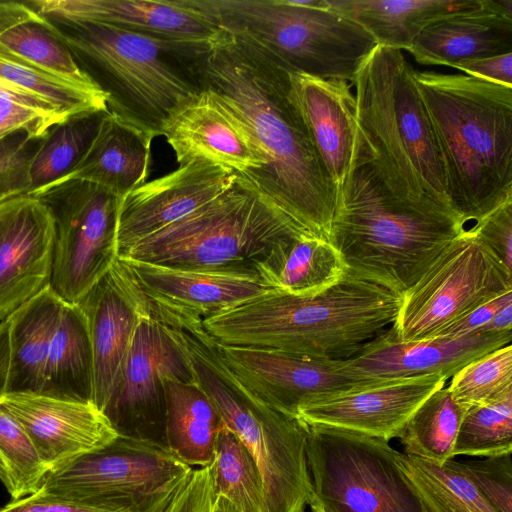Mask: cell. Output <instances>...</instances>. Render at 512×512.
I'll return each mask as SVG.
<instances>
[{"label": "cell", "mask_w": 512, "mask_h": 512, "mask_svg": "<svg viewBox=\"0 0 512 512\" xmlns=\"http://www.w3.org/2000/svg\"><path fill=\"white\" fill-rule=\"evenodd\" d=\"M198 89L216 94L248 127L264 167L250 181L306 232L329 240L334 185L290 95L289 73L227 33L186 51Z\"/></svg>", "instance_id": "cell-1"}, {"label": "cell", "mask_w": 512, "mask_h": 512, "mask_svg": "<svg viewBox=\"0 0 512 512\" xmlns=\"http://www.w3.org/2000/svg\"><path fill=\"white\" fill-rule=\"evenodd\" d=\"M403 51L379 45L353 82L361 145L387 187L422 206L451 210L430 121Z\"/></svg>", "instance_id": "cell-5"}, {"label": "cell", "mask_w": 512, "mask_h": 512, "mask_svg": "<svg viewBox=\"0 0 512 512\" xmlns=\"http://www.w3.org/2000/svg\"><path fill=\"white\" fill-rule=\"evenodd\" d=\"M93 354L92 403L103 413L118 387L132 336L152 308L121 259L77 303Z\"/></svg>", "instance_id": "cell-16"}, {"label": "cell", "mask_w": 512, "mask_h": 512, "mask_svg": "<svg viewBox=\"0 0 512 512\" xmlns=\"http://www.w3.org/2000/svg\"><path fill=\"white\" fill-rule=\"evenodd\" d=\"M215 498L211 465L196 468L161 512H212Z\"/></svg>", "instance_id": "cell-44"}, {"label": "cell", "mask_w": 512, "mask_h": 512, "mask_svg": "<svg viewBox=\"0 0 512 512\" xmlns=\"http://www.w3.org/2000/svg\"><path fill=\"white\" fill-rule=\"evenodd\" d=\"M253 270L273 290L311 296L340 281L347 268L329 241L302 234L271 250Z\"/></svg>", "instance_id": "cell-31"}, {"label": "cell", "mask_w": 512, "mask_h": 512, "mask_svg": "<svg viewBox=\"0 0 512 512\" xmlns=\"http://www.w3.org/2000/svg\"><path fill=\"white\" fill-rule=\"evenodd\" d=\"M288 73L291 98L334 185L338 200L359 144L351 85L344 80Z\"/></svg>", "instance_id": "cell-25"}, {"label": "cell", "mask_w": 512, "mask_h": 512, "mask_svg": "<svg viewBox=\"0 0 512 512\" xmlns=\"http://www.w3.org/2000/svg\"><path fill=\"white\" fill-rule=\"evenodd\" d=\"M5 198H7V197H0V201H1V200H3V199H5Z\"/></svg>", "instance_id": "cell-52"}, {"label": "cell", "mask_w": 512, "mask_h": 512, "mask_svg": "<svg viewBox=\"0 0 512 512\" xmlns=\"http://www.w3.org/2000/svg\"><path fill=\"white\" fill-rule=\"evenodd\" d=\"M170 333L185 357L191 379L255 459L267 512H306L312 496L309 426L275 410L247 386L223 361L201 322L173 327Z\"/></svg>", "instance_id": "cell-6"}, {"label": "cell", "mask_w": 512, "mask_h": 512, "mask_svg": "<svg viewBox=\"0 0 512 512\" xmlns=\"http://www.w3.org/2000/svg\"><path fill=\"white\" fill-rule=\"evenodd\" d=\"M10 370V318L0 323V399L7 393Z\"/></svg>", "instance_id": "cell-49"}, {"label": "cell", "mask_w": 512, "mask_h": 512, "mask_svg": "<svg viewBox=\"0 0 512 512\" xmlns=\"http://www.w3.org/2000/svg\"><path fill=\"white\" fill-rule=\"evenodd\" d=\"M223 32L265 53L289 72L353 84L376 47L359 24L330 8L289 0H192Z\"/></svg>", "instance_id": "cell-9"}, {"label": "cell", "mask_w": 512, "mask_h": 512, "mask_svg": "<svg viewBox=\"0 0 512 512\" xmlns=\"http://www.w3.org/2000/svg\"><path fill=\"white\" fill-rule=\"evenodd\" d=\"M470 229L512 272V197L476 221Z\"/></svg>", "instance_id": "cell-43"}, {"label": "cell", "mask_w": 512, "mask_h": 512, "mask_svg": "<svg viewBox=\"0 0 512 512\" xmlns=\"http://www.w3.org/2000/svg\"><path fill=\"white\" fill-rule=\"evenodd\" d=\"M48 473L27 432L0 406V481L11 500L38 492Z\"/></svg>", "instance_id": "cell-37"}, {"label": "cell", "mask_w": 512, "mask_h": 512, "mask_svg": "<svg viewBox=\"0 0 512 512\" xmlns=\"http://www.w3.org/2000/svg\"><path fill=\"white\" fill-rule=\"evenodd\" d=\"M54 222L38 197L0 201V321L50 286Z\"/></svg>", "instance_id": "cell-18"}, {"label": "cell", "mask_w": 512, "mask_h": 512, "mask_svg": "<svg viewBox=\"0 0 512 512\" xmlns=\"http://www.w3.org/2000/svg\"><path fill=\"white\" fill-rule=\"evenodd\" d=\"M162 136L179 166L206 162L249 179L265 165L246 124L210 90L201 89L178 108Z\"/></svg>", "instance_id": "cell-20"}, {"label": "cell", "mask_w": 512, "mask_h": 512, "mask_svg": "<svg viewBox=\"0 0 512 512\" xmlns=\"http://www.w3.org/2000/svg\"><path fill=\"white\" fill-rule=\"evenodd\" d=\"M193 469L167 448L118 436L50 471L40 490L77 502L161 512Z\"/></svg>", "instance_id": "cell-11"}, {"label": "cell", "mask_w": 512, "mask_h": 512, "mask_svg": "<svg viewBox=\"0 0 512 512\" xmlns=\"http://www.w3.org/2000/svg\"><path fill=\"white\" fill-rule=\"evenodd\" d=\"M451 378L447 389L465 410L511 394V343L469 362Z\"/></svg>", "instance_id": "cell-39"}, {"label": "cell", "mask_w": 512, "mask_h": 512, "mask_svg": "<svg viewBox=\"0 0 512 512\" xmlns=\"http://www.w3.org/2000/svg\"><path fill=\"white\" fill-rule=\"evenodd\" d=\"M0 406L32 440L49 472L111 443L119 435L92 403L34 393H6Z\"/></svg>", "instance_id": "cell-24"}, {"label": "cell", "mask_w": 512, "mask_h": 512, "mask_svg": "<svg viewBox=\"0 0 512 512\" xmlns=\"http://www.w3.org/2000/svg\"><path fill=\"white\" fill-rule=\"evenodd\" d=\"M44 139L24 130L0 138V197L31 191V165Z\"/></svg>", "instance_id": "cell-41"}, {"label": "cell", "mask_w": 512, "mask_h": 512, "mask_svg": "<svg viewBox=\"0 0 512 512\" xmlns=\"http://www.w3.org/2000/svg\"><path fill=\"white\" fill-rule=\"evenodd\" d=\"M302 234L310 233L238 176L224 193L120 259L192 270L253 269L271 250Z\"/></svg>", "instance_id": "cell-7"}, {"label": "cell", "mask_w": 512, "mask_h": 512, "mask_svg": "<svg viewBox=\"0 0 512 512\" xmlns=\"http://www.w3.org/2000/svg\"><path fill=\"white\" fill-rule=\"evenodd\" d=\"M56 26L52 34L97 71L109 112L154 137L198 91L188 69L187 46L103 24Z\"/></svg>", "instance_id": "cell-8"}, {"label": "cell", "mask_w": 512, "mask_h": 512, "mask_svg": "<svg viewBox=\"0 0 512 512\" xmlns=\"http://www.w3.org/2000/svg\"><path fill=\"white\" fill-rule=\"evenodd\" d=\"M170 379L191 376L183 353L151 311L136 326L118 387L103 412L119 436L167 448L162 384Z\"/></svg>", "instance_id": "cell-14"}, {"label": "cell", "mask_w": 512, "mask_h": 512, "mask_svg": "<svg viewBox=\"0 0 512 512\" xmlns=\"http://www.w3.org/2000/svg\"><path fill=\"white\" fill-rule=\"evenodd\" d=\"M49 208L54 222L50 287L67 304H77L118 259L121 200L95 184L72 180L29 193Z\"/></svg>", "instance_id": "cell-13"}, {"label": "cell", "mask_w": 512, "mask_h": 512, "mask_svg": "<svg viewBox=\"0 0 512 512\" xmlns=\"http://www.w3.org/2000/svg\"><path fill=\"white\" fill-rule=\"evenodd\" d=\"M512 291V272L465 229L402 294L392 324L403 341L434 337L471 310Z\"/></svg>", "instance_id": "cell-12"}, {"label": "cell", "mask_w": 512, "mask_h": 512, "mask_svg": "<svg viewBox=\"0 0 512 512\" xmlns=\"http://www.w3.org/2000/svg\"><path fill=\"white\" fill-rule=\"evenodd\" d=\"M237 178L224 168L190 162L130 191L119 206L118 258L224 193Z\"/></svg>", "instance_id": "cell-19"}, {"label": "cell", "mask_w": 512, "mask_h": 512, "mask_svg": "<svg viewBox=\"0 0 512 512\" xmlns=\"http://www.w3.org/2000/svg\"><path fill=\"white\" fill-rule=\"evenodd\" d=\"M212 512H240L228 499L216 496Z\"/></svg>", "instance_id": "cell-51"}, {"label": "cell", "mask_w": 512, "mask_h": 512, "mask_svg": "<svg viewBox=\"0 0 512 512\" xmlns=\"http://www.w3.org/2000/svg\"><path fill=\"white\" fill-rule=\"evenodd\" d=\"M93 354L87 320L78 304L65 303L48 356L40 394L92 402Z\"/></svg>", "instance_id": "cell-32"}, {"label": "cell", "mask_w": 512, "mask_h": 512, "mask_svg": "<svg viewBox=\"0 0 512 512\" xmlns=\"http://www.w3.org/2000/svg\"><path fill=\"white\" fill-rule=\"evenodd\" d=\"M36 24L47 31L54 25L35 11L28 3L0 1V35L21 24Z\"/></svg>", "instance_id": "cell-48"}, {"label": "cell", "mask_w": 512, "mask_h": 512, "mask_svg": "<svg viewBox=\"0 0 512 512\" xmlns=\"http://www.w3.org/2000/svg\"><path fill=\"white\" fill-rule=\"evenodd\" d=\"M464 230L453 211L395 195L359 139L328 240L347 270L403 294Z\"/></svg>", "instance_id": "cell-4"}, {"label": "cell", "mask_w": 512, "mask_h": 512, "mask_svg": "<svg viewBox=\"0 0 512 512\" xmlns=\"http://www.w3.org/2000/svg\"><path fill=\"white\" fill-rule=\"evenodd\" d=\"M121 260L153 311L182 319L204 320L273 290L253 269L192 270Z\"/></svg>", "instance_id": "cell-22"}, {"label": "cell", "mask_w": 512, "mask_h": 512, "mask_svg": "<svg viewBox=\"0 0 512 512\" xmlns=\"http://www.w3.org/2000/svg\"><path fill=\"white\" fill-rule=\"evenodd\" d=\"M402 294L349 270L327 290L297 296L270 290L202 320L219 344L343 360L392 325Z\"/></svg>", "instance_id": "cell-2"}, {"label": "cell", "mask_w": 512, "mask_h": 512, "mask_svg": "<svg viewBox=\"0 0 512 512\" xmlns=\"http://www.w3.org/2000/svg\"><path fill=\"white\" fill-rule=\"evenodd\" d=\"M105 113L75 116L49 131L31 165V191L60 179L74 168L89 147Z\"/></svg>", "instance_id": "cell-36"}, {"label": "cell", "mask_w": 512, "mask_h": 512, "mask_svg": "<svg viewBox=\"0 0 512 512\" xmlns=\"http://www.w3.org/2000/svg\"><path fill=\"white\" fill-rule=\"evenodd\" d=\"M153 138L152 134L107 112L78 163L68 174L50 184L86 181L122 200L147 182Z\"/></svg>", "instance_id": "cell-27"}, {"label": "cell", "mask_w": 512, "mask_h": 512, "mask_svg": "<svg viewBox=\"0 0 512 512\" xmlns=\"http://www.w3.org/2000/svg\"><path fill=\"white\" fill-rule=\"evenodd\" d=\"M401 468L428 512H497L454 458L438 464L403 453Z\"/></svg>", "instance_id": "cell-33"}, {"label": "cell", "mask_w": 512, "mask_h": 512, "mask_svg": "<svg viewBox=\"0 0 512 512\" xmlns=\"http://www.w3.org/2000/svg\"><path fill=\"white\" fill-rule=\"evenodd\" d=\"M447 378L440 375L359 382L314 397L297 411L308 426H323L390 441L398 438L417 408Z\"/></svg>", "instance_id": "cell-15"}, {"label": "cell", "mask_w": 512, "mask_h": 512, "mask_svg": "<svg viewBox=\"0 0 512 512\" xmlns=\"http://www.w3.org/2000/svg\"><path fill=\"white\" fill-rule=\"evenodd\" d=\"M27 3L52 24L111 25L184 45H207L223 34L187 0H35Z\"/></svg>", "instance_id": "cell-21"}, {"label": "cell", "mask_w": 512, "mask_h": 512, "mask_svg": "<svg viewBox=\"0 0 512 512\" xmlns=\"http://www.w3.org/2000/svg\"><path fill=\"white\" fill-rule=\"evenodd\" d=\"M512 302V291L471 310L434 337H458L479 332L502 307Z\"/></svg>", "instance_id": "cell-46"}, {"label": "cell", "mask_w": 512, "mask_h": 512, "mask_svg": "<svg viewBox=\"0 0 512 512\" xmlns=\"http://www.w3.org/2000/svg\"><path fill=\"white\" fill-rule=\"evenodd\" d=\"M453 212L478 221L512 197V86L413 70Z\"/></svg>", "instance_id": "cell-3"}, {"label": "cell", "mask_w": 512, "mask_h": 512, "mask_svg": "<svg viewBox=\"0 0 512 512\" xmlns=\"http://www.w3.org/2000/svg\"><path fill=\"white\" fill-rule=\"evenodd\" d=\"M0 512H132L127 507L96 505L60 498L39 490L29 496L11 500Z\"/></svg>", "instance_id": "cell-45"}, {"label": "cell", "mask_w": 512, "mask_h": 512, "mask_svg": "<svg viewBox=\"0 0 512 512\" xmlns=\"http://www.w3.org/2000/svg\"><path fill=\"white\" fill-rule=\"evenodd\" d=\"M392 326V325H391ZM511 331L476 332L458 337L403 341L392 327L341 361L353 382H374L440 375L447 379L476 358L511 343Z\"/></svg>", "instance_id": "cell-17"}, {"label": "cell", "mask_w": 512, "mask_h": 512, "mask_svg": "<svg viewBox=\"0 0 512 512\" xmlns=\"http://www.w3.org/2000/svg\"><path fill=\"white\" fill-rule=\"evenodd\" d=\"M459 464L497 512H512V453Z\"/></svg>", "instance_id": "cell-42"}, {"label": "cell", "mask_w": 512, "mask_h": 512, "mask_svg": "<svg viewBox=\"0 0 512 512\" xmlns=\"http://www.w3.org/2000/svg\"><path fill=\"white\" fill-rule=\"evenodd\" d=\"M162 392L168 450L192 468L210 466L224 426L216 408L192 379L166 380Z\"/></svg>", "instance_id": "cell-30"}, {"label": "cell", "mask_w": 512, "mask_h": 512, "mask_svg": "<svg viewBox=\"0 0 512 512\" xmlns=\"http://www.w3.org/2000/svg\"><path fill=\"white\" fill-rule=\"evenodd\" d=\"M388 441L309 426L310 512H428Z\"/></svg>", "instance_id": "cell-10"}, {"label": "cell", "mask_w": 512, "mask_h": 512, "mask_svg": "<svg viewBox=\"0 0 512 512\" xmlns=\"http://www.w3.org/2000/svg\"><path fill=\"white\" fill-rule=\"evenodd\" d=\"M465 412L447 387L436 390L417 408L398 436L403 453L438 464L453 459Z\"/></svg>", "instance_id": "cell-34"}, {"label": "cell", "mask_w": 512, "mask_h": 512, "mask_svg": "<svg viewBox=\"0 0 512 512\" xmlns=\"http://www.w3.org/2000/svg\"><path fill=\"white\" fill-rule=\"evenodd\" d=\"M512 453V393L466 410L453 449L456 456Z\"/></svg>", "instance_id": "cell-38"}, {"label": "cell", "mask_w": 512, "mask_h": 512, "mask_svg": "<svg viewBox=\"0 0 512 512\" xmlns=\"http://www.w3.org/2000/svg\"><path fill=\"white\" fill-rule=\"evenodd\" d=\"M65 302L47 287L10 318V370L7 393L40 394L54 335Z\"/></svg>", "instance_id": "cell-28"}, {"label": "cell", "mask_w": 512, "mask_h": 512, "mask_svg": "<svg viewBox=\"0 0 512 512\" xmlns=\"http://www.w3.org/2000/svg\"><path fill=\"white\" fill-rule=\"evenodd\" d=\"M329 8L359 24L376 44L409 50L431 23L470 10L482 0H327Z\"/></svg>", "instance_id": "cell-29"}, {"label": "cell", "mask_w": 512, "mask_h": 512, "mask_svg": "<svg viewBox=\"0 0 512 512\" xmlns=\"http://www.w3.org/2000/svg\"><path fill=\"white\" fill-rule=\"evenodd\" d=\"M215 343L223 361L247 386L269 406L293 418L310 399L359 383L344 375L342 360Z\"/></svg>", "instance_id": "cell-23"}, {"label": "cell", "mask_w": 512, "mask_h": 512, "mask_svg": "<svg viewBox=\"0 0 512 512\" xmlns=\"http://www.w3.org/2000/svg\"><path fill=\"white\" fill-rule=\"evenodd\" d=\"M0 42L37 67L85 87L99 84L74 60L52 33L36 24H21L0 35Z\"/></svg>", "instance_id": "cell-40"}, {"label": "cell", "mask_w": 512, "mask_h": 512, "mask_svg": "<svg viewBox=\"0 0 512 512\" xmlns=\"http://www.w3.org/2000/svg\"><path fill=\"white\" fill-rule=\"evenodd\" d=\"M466 75L512 86V53L466 60L455 66Z\"/></svg>", "instance_id": "cell-47"}, {"label": "cell", "mask_w": 512, "mask_h": 512, "mask_svg": "<svg viewBox=\"0 0 512 512\" xmlns=\"http://www.w3.org/2000/svg\"><path fill=\"white\" fill-rule=\"evenodd\" d=\"M408 51L420 64L452 68L512 53V0H482L476 8L441 18L424 28Z\"/></svg>", "instance_id": "cell-26"}, {"label": "cell", "mask_w": 512, "mask_h": 512, "mask_svg": "<svg viewBox=\"0 0 512 512\" xmlns=\"http://www.w3.org/2000/svg\"><path fill=\"white\" fill-rule=\"evenodd\" d=\"M512 328V302L508 303L491 318L480 330L481 332L500 333L510 332Z\"/></svg>", "instance_id": "cell-50"}, {"label": "cell", "mask_w": 512, "mask_h": 512, "mask_svg": "<svg viewBox=\"0 0 512 512\" xmlns=\"http://www.w3.org/2000/svg\"><path fill=\"white\" fill-rule=\"evenodd\" d=\"M211 469L215 496L228 499L240 512H267L257 463L225 424L216 439Z\"/></svg>", "instance_id": "cell-35"}]
</instances>
